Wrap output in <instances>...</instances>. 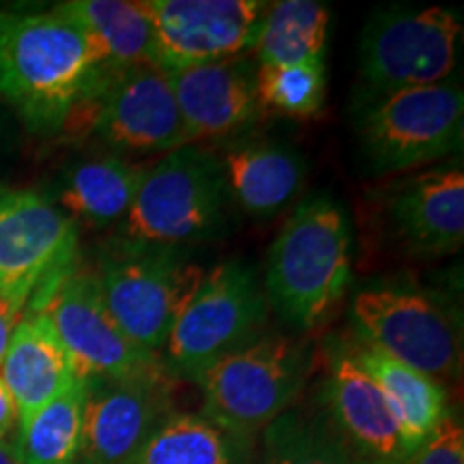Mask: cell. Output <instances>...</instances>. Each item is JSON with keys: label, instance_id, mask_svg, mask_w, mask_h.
<instances>
[{"label": "cell", "instance_id": "1", "mask_svg": "<svg viewBox=\"0 0 464 464\" xmlns=\"http://www.w3.org/2000/svg\"><path fill=\"white\" fill-rule=\"evenodd\" d=\"M116 78L84 28L56 7L0 9V100L28 131L56 136Z\"/></svg>", "mask_w": 464, "mask_h": 464}, {"label": "cell", "instance_id": "2", "mask_svg": "<svg viewBox=\"0 0 464 464\" xmlns=\"http://www.w3.org/2000/svg\"><path fill=\"white\" fill-rule=\"evenodd\" d=\"M351 277L353 228L346 208L327 194L307 196L271 243L266 304L293 329L312 332L332 316Z\"/></svg>", "mask_w": 464, "mask_h": 464}, {"label": "cell", "instance_id": "3", "mask_svg": "<svg viewBox=\"0 0 464 464\" xmlns=\"http://www.w3.org/2000/svg\"><path fill=\"white\" fill-rule=\"evenodd\" d=\"M230 205L216 153L185 144L149 168L112 239L130 246L188 249L216 239L228 222Z\"/></svg>", "mask_w": 464, "mask_h": 464}, {"label": "cell", "instance_id": "4", "mask_svg": "<svg viewBox=\"0 0 464 464\" xmlns=\"http://www.w3.org/2000/svg\"><path fill=\"white\" fill-rule=\"evenodd\" d=\"M316 357L307 338L263 334L194 381L202 390V415L254 440L299 398Z\"/></svg>", "mask_w": 464, "mask_h": 464}, {"label": "cell", "instance_id": "5", "mask_svg": "<svg viewBox=\"0 0 464 464\" xmlns=\"http://www.w3.org/2000/svg\"><path fill=\"white\" fill-rule=\"evenodd\" d=\"M351 334L434 381L462 372L460 312L443 295L411 282H374L348 305Z\"/></svg>", "mask_w": 464, "mask_h": 464}, {"label": "cell", "instance_id": "6", "mask_svg": "<svg viewBox=\"0 0 464 464\" xmlns=\"http://www.w3.org/2000/svg\"><path fill=\"white\" fill-rule=\"evenodd\" d=\"M266 310L254 266L224 260L205 271L183 305L160 353L161 365L172 376L196 381L208 365L260 338Z\"/></svg>", "mask_w": 464, "mask_h": 464}, {"label": "cell", "instance_id": "7", "mask_svg": "<svg viewBox=\"0 0 464 464\" xmlns=\"http://www.w3.org/2000/svg\"><path fill=\"white\" fill-rule=\"evenodd\" d=\"M464 95L460 84L363 95L355 131L372 174H396L448 158L462 144Z\"/></svg>", "mask_w": 464, "mask_h": 464}, {"label": "cell", "instance_id": "8", "mask_svg": "<svg viewBox=\"0 0 464 464\" xmlns=\"http://www.w3.org/2000/svg\"><path fill=\"white\" fill-rule=\"evenodd\" d=\"M103 304L131 342L160 355L205 269L189 249L130 246L110 239L97 263Z\"/></svg>", "mask_w": 464, "mask_h": 464}, {"label": "cell", "instance_id": "9", "mask_svg": "<svg viewBox=\"0 0 464 464\" xmlns=\"http://www.w3.org/2000/svg\"><path fill=\"white\" fill-rule=\"evenodd\" d=\"M464 26L443 7L385 5L368 15L359 37L365 95H382L451 80L460 63Z\"/></svg>", "mask_w": 464, "mask_h": 464}, {"label": "cell", "instance_id": "10", "mask_svg": "<svg viewBox=\"0 0 464 464\" xmlns=\"http://www.w3.org/2000/svg\"><path fill=\"white\" fill-rule=\"evenodd\" d=\"M78 224L48 196L0 188V293L33 305L75 269Z\"/></svg>", "mask_w": 464, "mask_h": 464}, {"label": "cell", "instance_id": "11", "mask_svg": "<svg viewBox=\"0 0 464 464\" xmlns=\"http://www.w3.org/2000/svg\"><path fill=\"white\" fill-rule=\"evenodd\" d=\"M31 310L48 316L78 381H121L161 365L160 355L121 332L103 304L95 271L73 269Z\"/></svg>", "mask_w": 464, "mask_h": 464}, {"label": "cell", "instance_id": "12", "mask_svg": "<svg viewBox=\"0 0 464 464\" xmlns=\"http://www.w3.org/2000/svg\"><path fill=\"white\" fill-rule=\"evenodd\" d=\"M153 31V67L172 73L249 56L269 3L263 0H144Z\"/></svg>", "mask_w": 464, "mask_h": 464}, {"label": "cell", "instance_id": "13", "mask_svg": "<svg viewBox=\"0 0 464 464\" xmlns=\"http://www.w3.org/2000/svg\"><path fill=\"white\" fill-rule=\"evenodd\" d=\"M65 131H91L121 153H170L189 144L168 73L150 65L112 78Z\"/></svg>", "mask_w": 464, "mask_h": 464}, {"label": "cell", "instance_id": "14", "mask_svg": "<svg viewBox=\"0 0 464 464\" xmlns=\"http://www.w3.org/2000/svg\"><path fill=\"white\" fill-rule=\"evenodd\" d=\"M82 440L75 464H130L172 413V374L164 365L121 381L86 382Z\"/></svg>", "mask_w": 464, "mask_h": 464}, {"label": "cell", "instance_id": "15", "mask_svg": "<svg viewBox=\"0 0 464 464\" xmlns=\"http://www.w3.org/2000/svg\"><path fill=\"white\" fill-rule=\"evenodd\" d=\"M318 411L355 454L368 464H406L398 423L376 382L363 372L348 348L346 334L324 340Z\"/></svg>", "mask_w": 464, "mask_h": 464}, {"label": "cell", "instance_id": "16", "mask_svg": "<svg viewBox=\"0 0 464 464\" xmlns=\"http://www.w3.org/2000/svg\"><path fill=\"white\" fill-rule=\"evenodd\" d=\"M252 56L207 63L168 73L189 144L241 131L263 112Z\"/></svg>", "mask_w": 464, "mask_h": 464}, {"label": "cell", "instance_id": "17", "mask_svg": "<svg viewBox=\"0 0 464 464\" xmlns=\"http://www.w3.org/2000/svg\"><path fill=\"white\" fill-rule=\"evenodd\" d=\"M387 219L409 254L443 256L458 252L464 241L460 168H432L393 185L387 196Z\"/></svg>", "mask_w": 464, "mask_h": 464}, {"label": "cell", "instance_id": "18", "mask_svg": "<svg viewBox=\"0 0 464 464\" xmlns=\"http://www.w3.org/2000/svg\"><path fill=\"white\" fill-rule=\"evenodd\" d=\"M218 161L230 200L256 219L276 218L305 185L307 168L297 150L266 138L232 140Z\"/></svg>", "mask_w": 464, "mask_h": 464}, {"label": "cell", "instance_id": "19", "mask_svg": "<svg viewBox=\"0 0 464 464\" xmlns=\"http://www.w3.org/2000/svg\"><path fill=\"white\" fill-rule=\"evenodd\" d=\"M0 379L14 398L17 421L26 420L78 381L44 312L28 310L17 323L0 363Z\"/></svg>", "mask_w": 464, "mask_h": 464}, {"label": "cell", "instance_id": "20", "mask_svg": "<svg viewBox=\"0 0 464 464\" xmlns=\"http://www.w3.org/2000/svg\"><path fill=\"white\" fill-rule=\"evenodd\" d=\"M346 340L353 357L381 390L398 423L404 448L413 456L440 420L448 415L445 387L432 376L398 362L381 348L357 338L355 334H346Z\"/></svg>", "mask_w": 464, "mask_h": 464}, {"label": "cell", "instance_id": "21", "mask_svg": "<svg viewBox=\"0 0 464 464\" xmlns=\"http://www.w3.org/2000/svg\"><path fill=\"white\" fill-rule=\"evenodd\" d=\"M149 168L114 153L78 161L67 168L50 200L75 224L106 228L127 216Z\"/></svg>", "mask_w": 464, "mask_h": 464}, {"label": "cell", "instance_id": "22", "mask_svg": "<svg viewBox=\"0 0 464 464\" xmlns=\"http://www.w3.org/2000/svg\"><path fill=\"white\" fill-rule=\"evenodd\" d=\"M54 7L84 28L106 72L153 67V31L144 0H67Z\"/></svg>", "mask_w": 464, "mask_h": 464}, {"label": "cell", "instance_id": "23", "mask_svg": "<svg viewBox=\"0 0 464 464\" xmlns=\"http://www.w3.org/2000/svg\"><path fill=\"white\" fill-rule=\"evenodd\" d=\"M130 464H254V440L202 413L172 411Z\"/></svg>", "mask_w": 464, "mask_h": 464}, {"label": "cell", "instance_id": "24", "mask_svg": "<svg viewBox=\"0 0 464 464\" xmlns=\"http://www.w3.org/2000/svg\"><path fill=\"white\" fill-rule=\"evenodd\" d=\"M329 24H332V9L324 3L316 0L269 3L249 56L258 67L324 63Z\"/></svg>", "mask_w": 464, "mask_h": 464}, {"label": "cell", "instance_id": "25", "mask_svg": "<svg viewBox=\"0 0 464 464\" xmlns=\"http://www.w3.org/2000/svg\"><path fill=\"white\" fill-rule=\"evenodd\" d=\"M89 385L75 381L26 420L17 421V451L22 464H75L82 440Z\"/></svg>", "mask_w": 464, "mask_h": 464}, {"label": "cell", "instance_id": "26", "mask_svg": "<svg viewBox=\"0 0 464 464\" xmlns=\"http://www.w3.org/2000/svg\"><path fill=\"white\" fill-rule=\"evenodd\" d=\"M258 464H368L316 413L284 411L263 430Z\"/></svg>", "mask_w": 464, "mask_h": 464}, {"label": "cell", "instance_id": "27", "mask_svg": "<svg viewBox=\"0 0 464 464\" xmlns=\"http://www.w3.org/2000/svg\"><path fill=\"white\" fill-rule=\"evenodd\" d=\"M256 92L260 110L312 119L323 112L327 100V69L324 63L258 67Z\"/></svg>", "mask_w": 464, "mask_h": 464}, {"label": "cell", "instance_id": "28", "mask_svg": "<svg viewBox=\"0 0 464 464\" xmlns=\"http://www.w3.org/2000/svg\"><path fill=\"white\" fill-rule=\"evenodd\" d=\"M406 464H464L462 423L450 413L445 415Z\"/></svg>", "mask_w": 464, "mask_h": 464}, {"label": "cell", "instance_id": "29", "mask_svg": "<svg viewBox=\"0 0 464 464\" xmlns=\"http://www.w3.org/2000/svg\"><path fill=\"white\" fill-rule=\"evenodd\" d=\"M26 305L17 304L7 295L0 293V363H3L5 353H7V346L11 342V335H14L17 323L24 316Z\"/></svg>", "mask_w": 464, "mask_h": 464}, {"label": "cell", "instance_id": "30", "mask_svg": "<svg viewBox=\"0 0 464 464\" xmlns=\"http://www.w3.org/2000/svg\"><path fill=\"white\" fill-rule=\"evenodd\" d=\"M17 421V411L14 404V398L5 385V381L0 379V440L7 439V434L14 430Z\"/></svg>", "mask_w": 464, "mask_h": 464}, {"label": "cell", "instance_id": "31", "mask_svg": "<svg viewBox=\"0 0 464 464\" xmlns=\"http://www.w3.org/2000/svg\"><path fill=\"white\" fill-rule=\"evenodd\" d=\"M0 464H22L20 451H17L15 439L0 440Z\"/></svg>", "mask_w": 464, "mask_h": 464}]
</instances>
